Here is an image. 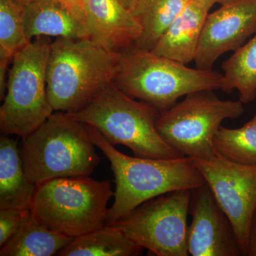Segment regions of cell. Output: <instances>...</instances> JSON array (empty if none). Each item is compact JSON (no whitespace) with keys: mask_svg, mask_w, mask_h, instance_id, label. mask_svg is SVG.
Returning <instances> with one entry per match:
<instances>
[{"mask_svg":"<svg viewBox=\"0 0 256 256\" xmlns=\"http://www.w3.org/2000/svg\"><path fill=\"white\" fill-rule=\"evenodd\" d=\"M252 119H254V120H256V116H254V118H252Z\"/></svg>","mask_w":256,"mask_h":256,"instance_id":"f546056e","label":"cell"},{"mask_svg":"<svg viewBox=\"0 0 256 256\" xmlns=\"http://www.w3.org/2000/svg\"><path fill=\"white\" fill-rule=\"evenodd\" d=\"M88 40L108 52L121 54L134 47L142 28L119 0H85Z\"/></svg>","mask_w":256,"mask_h":256,"instance_id":"4fadbf2b","label":"cell"},{"mask_svg":"<svg viewBox=\"0 0 256 256\" xmlns=\"http://www.w3.org/2000/svg\"><path fill=\"white\" fill-rule=\"evenodd\" d=\"M188 248L192 256H242L230 220L205 184L191 190Z\"/></svg>","mask_w":256,"mask_h":256,"instance_id":"7c38bea8","label":"cell"},{"mask_svg":"<svg viewBox=\"0 0 256 256\" xmlns=\"http://www.w3.org/2000/svg\"><path fill=\"white\" fill-rule=\"evenodd\" d=\"M95 146L110 162L116 190L114 203L108 210L106 225H114L148 200L182 190H193L206 184L192 158L152 159L126 156L89 126Z\"/></svg>","mask_w":256,"mask_h":256,"instance_id":"6da1fadb","label":"cell"},{"mask_svg":"<svg viewBox=\"0 0 256 256\" xmlns=\"http://www.w3.org/2000/svg\"><path fill=\"white\" fill-rule=\"evenodd\" d=\"M30 43L25 33L22 6L13 0H0V50L14 57Z\"/></svg>","mask_w":256,"mask_h":256,"instance_id":"7402d4cb","label":"cell"},{"mask_svg":"<svg viewBox=\"0 0 256 256\" xmlns=\"http://www.w3.org/2000/svg\"><path fill=\"white\" fill-rule=\"evenodd\" d=\"M28 212L30 208H0V248L18 233Z\"/></svg>","mask_w":256,"mask_h":256,"instance_id":"603a6c76","label":"cell"},{"mask_svg":"<svg viewBox=\"0 0 256 256\" xmlns=\"http://www.w3.org/2000/svg\"><path fill=\"white\" fill-rule=\"evenodd\" d=\"M160 114L152 106L133 98L112 82L80 110L68 114L96 128L112 146H128L138 158L183 156L166 144L156 131Z\"/></svg>","mask_w":256,"mask_h":256,"instance_id":"277c9868","label":"cell"},{"mask_svg":"<svg viewBox=\"0 0 256 256\" xmlns=\"http://www.w3.org/2000/svg\"><path fill=\"white\" fill-rule=\"evenodd\" d=\"M73 239L42 226L30 210L18 233L1 247L0 256H56Z\"/></svg>","mask_w":256,"mask_h":256,"instance_id":"ac0fdd59","label":"cell"},{"mask_svg":"<svg viewBox=\"0 0 256 256\" xmlns=\"http://www.w3.org/2000/svg\"><path fill=\"white\" fill-rule=\"evenodd\" d=\"M190 0H138L130 10L142 28L134 47L151 50Z\"/></svg>","mask_w":256,"mask_h":256,"instance_id":"d6986e66","label":"cell"},{"mask_svg":"<svg viewBox=\"0 0 256 256\" xmlns=\"http://www.w3.org/2000/svg\"><path fill=\"white\" fill-rule=\"evenodd\" d=\"M50 50V42L40 37L15 54L0 107L2 134H14L22 139L54 112L47 95Z\"/></svg>","mask_w":256,"mask_h":256,"instance_id":"52a82bcc","label":"cell"},{"mask_svg":"<svg viewBox=\"0 0 256 256\" xmlns=\"http://www.w3.org/2000/svg\"><path fill=\"white\" fill-rule=\"evenodd\" d=\"M13 57L3 50H0V99L2 100L5 96L6 88V72L10 62Z\"/></svg>","mask_w":256,"mask_h":256,"instance_id":"d4e9b609","label":"cell"},{"mask_svg":"<svg viewBox=\"0 0 256 256\" xmlns=\"http://www.w3.org/2000/svg\"><path fill=\"white\" fill-rule=\"evenodd\" d=\"M16 4L20 5V6H23L32 2L35 1V0H13Z\"/></svg>","mask_w":256,"mask_h":256,"instance_id":"f1b7e54d","label":"cell"},{"mask_svg":"<svg viewBox=\"0 0 256 256\" xmlns=\"http://www.w3.org/2000/svg\"><path fill=\"white\" fill-rule=\"evenodd\" d=\"M119 1L120 2L121 4L124 5V8L131 10L136 3L137 2L138 0H119Z\"/></svg>","mask_w":256,"mask_h":256,"instance_id":"83f0119b","label":"cell"},{"mask_svg":"<svg viewBox=\"0 0 256 256\" xmlns=\"http://www.w3.org/2000/svg\"><path fill=\"white\" fill-rule=\"evenodd\" d=\"M120 56L88 40L56 38L50 43L46 86L54 112H76L112 84Z\"/></svg>","mask_w":256,"mask_h":256,"instance_id":"7a4b0ae2","label":"cell"},{"mask_svg":"<svg viewBox=\"0 0 256 256\" xmlns=\"http://www.w3.org/2000/svg\"><path fill=\"white\" fill-rule=\"evenodd\" d=\"M36 184L28 178L18 143L9 136L0 138V208L28 210Z\"/></svg>","mask_w":256,"mask_h":256,"instance_id":"2e32d148","label":"cell"},{"mask_svg":"<svg viewBox=\"0 0 256 256\" xmlns=\"http://www.w3.org/2000/svg\"><path fill=\"white\" fill-rule=\"evenodd\" d=\"M197 1L201 2L210 11V8L216 4H220V5L226 4L234 0H197Z\"/></svg>","mask_w":256,"mask_h":256,"instance_id":"4316f807","label":"cell"},{"mask_svg":"<svg viewBox=\"0 0 256 256\" xmlns=\"http://www.w3.org/2000/svg\"><path fill=\"white\" fill-rule=\"evenodd\" d=\"M222 75L132 47L121 53L112 82L127 95L162 112L191 92L220 89Z\"/></svg>","mask_w":256,"mask_h":256,"instance_id":"5b68a950","label":"cell"},{"mask_svg":"<svg viewBox=\"0 0 256 256\" xmlns=\"http://www.w3.org/2000/svg\"><path fill=\"white\" fill-rule=\"evenodd\" d=\"M213 90L185 96L160 112L156 129L160 137L182 156L210 160L216 156L213 140L224 120L236 119L244 112L240 100H220Z\"/></svg>","mask_w":256,"mask_h":256,"instance_id":"ba28073f","label":"cell"},{"mask_svg":"<svg viewBox=\"0 0 256 256\" xmlns=\"http://www.w3.org/2000/svg\"><path fill=\"white\" fill-rule=\"evenodd\" d=\"M112 197L109 180L89 176L54 178L36 185L30 210L46 228L74 238L106 225Z\"/></svg>","mask_w":256,"mask_h":256,"instance_id":"8992f818","label":"cell"},{"mask_svg":"<svg viewBox=\"0 0 256 256\" xmlns=\"http://www.w3.org/2000/svg\"><path fill=\"white\" fill-rule=\"evenodd\" d=\"M248 256H256V212L252 218L248 242Z\"/></svg>","mask_w":256,"mask_h":256,"instance_id":"484cf974","label":"cell"},{"mask_svg":"<svg viewBox=\"0 0 256 256\" xmlns=\"http://www.w3.org/2000/svg\"><path fill=\"white\" fill-rule=\"evenodd\" d=\"M220 90H237L239 100L248 104L256 98V33L222 64Z\"/></svg>","mask_w":256,"mask_h":256,"instance_id":"ffe728a7","label":"cell"},{"mask_svg":"<svg viewBox=\"0 0 256 256\" xmlns=\"http://www.w3.org/2000/svg\"><path fill=\"white\" fill-rule=\"evenodd\" d=\"M208 12L200 2L190 0L150 52L184 65L194 62Z\"/></svg>","mask_w":256,"mask_h":256,"instance_id":"5bb4252c","label":"cell"},{"mask_svg":"<svg viewBox=\"0 0 256 256\" xmlns=\"http://www.w3.org/2000/svg\"><path fill=\"white\" fill-rule=\"evenodd\" d=\"M192 190L148 200L114 225L158 256H188V216Z\"/></svg>","mask_w":256,"mask_h":256,"instance_id":"9c48e42d","label":"cell"},{"mask_svg":"<svg viewBox=\"0 0 256 256\" xmlns=\"http://www.w3.org/2000/svg\"><path fill=\"white\" fill-rule=\"evenodd\" d=\"M256 33V0H234L208 14L194 62L196 68L212 70L215 62L234 52Z\"/></svg>","mask_w":256,"mask_h":256,"instance_id":"8fae6325","label":"cell"},{"mask_svg":"<svg viewBox=\"0 0 256 256\" xmlns=\"http://www.w3.org/2000/svg\"><path fill=\"white\" fill-rule=\"evenodd\" d=\"M142 246L114 226L102 228L74 238L58 256H134L142 255Z\"/></svg>","mask_w":256,"mask_h":256,"instance_id":"e0dca14e","label":"cell"},{"mask_svg":"<svg viewBox=\"0 0 256 256\" xmlns=\"http://www.w3.org/2000/svg\"><path fill=\"white\" fill-rule=\"evenodd\" d=\"M213 146L215 153L232 162L256 166V121L252 119L236 129L220 126Z\"/></svg>","mask_w":256,"mask_h":256,"instance_id":"44dd1931","label":"cell"},{"mask_svg":"<svg viewBox=\"0 0 256 256\" xmlns=\"http://www.w3.org/2000/svg\"><path fill=\"white\" fill-rule=\"evenodd\" d=\"M74 16L86 24L85 0H58Z\"/></svg>","mask_w":256,"mask_h":256,"instance_id":"cb8c5ba5","label":"cell"},{"mask_svg":"<svg viewBox=\"0 0 256 256\" xmlns=\"http://www.w3.org/2000/svg\"><path fill=\"white\" fill-rule=\"evenodd\" d=\"M88 124L70 114L54 112L22 138L25 172L35 184L54 178L89 176L100 162Z\"/></svg>","mask_w":256,"mask_h":256,"instance_id":"3957f363","label":"cell"},{"mask_svg":"<svg viewBox=\"0 0 256 256\" xmlns=\"http://www.w3.org/2000/svg\"><path fill=\"white\" fill-rule=\"evenodd\" d=\"M25 33L28 42L54 36L88 40L86 26L58 0H35L23 6Z\"/></svg>","mask_w":256,"mask_h":256,"instance_id":"9a60e30c","label":"cell"},{"mask_svg":"<svg viewBox=\"0 0 256 256\" xmlns=\"http://www.w3.org/2000/svg\"><path fill=\"white\" fill-rule=\"evenodd\" d=\"M192 159L233 226L242 256H247L256 212V166L236 164L217 153L212 160Z\"/></svg>","mask_w":256,"mask_h":256,"instance_id":"30bf717a","label":"cell"}]
</instances>
